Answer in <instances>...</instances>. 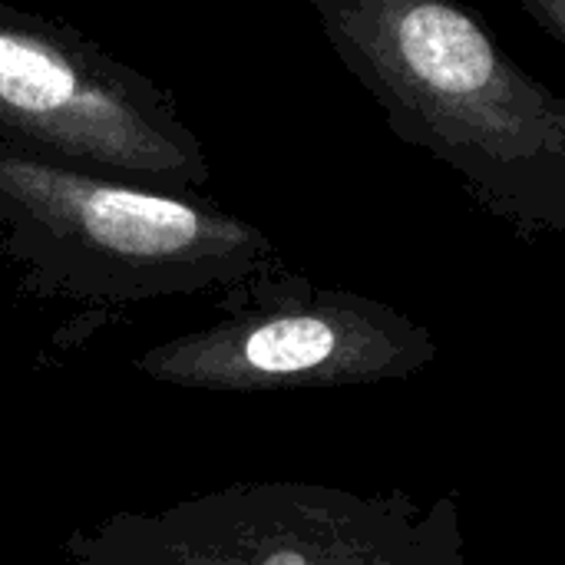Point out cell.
Segmentation results:
<instances>
[{
	"label": "cell",
	"mask_w": 565,
	"mask_h": 565,
	"mask_svg": "<svg viewBox=\"0 0 565 565\" xmlns=\"http://www.w3.org/2000/svg\"><path fill=\"white\" fill-rule=\"evenodd\" d=\"M268 238L192 192L73 169L0 139V255L43 298L139 305L262 275Z\"/></svg>",
	"instance_id": "1"
},
{
	"label": "cell",
	"mask_w": 565,
	"mask_h": 565,
	"mask_svg": "<svg viewBox=\"0 0 565 565\" xmlns=\"http://www.w3.org/2000/svg\"><path fill=\"white\" fill-rule=\"evenodd\" d=\"M391 129L490 179L565 172V99L454 0H311Z\"/></svg>",
	"instance_id": "2"
},
{
	"label": "cell",
	"mask_w": 565,
	"mask_h": 565,
	"mask_svg": "<svg viewBox=\"0 0 565 565\" xmlns=\"http://www.w3.org/2000/svg\"><path fill=\"white\" fill-rule=\"evenodd\" d=\"M0 139L166 192L212 179L172 96L79 30L0 3Z\"/></svg>",
	"instance_id": "3"
},
{
	"label": "cell",
	"mask_w": 565,
	"mask_h": 565,
	"mask_svg": "<svg viewBox=\"0 0 565 565\" xmlns=\"http://www.w3.org/2000/svg\"><path fill=\"white\" fill-rule=\"evenodd\" d=\"M550 36L565 46V0H516Z\"/></svg>",
	"instance_id": "4"
}]
</instances>
